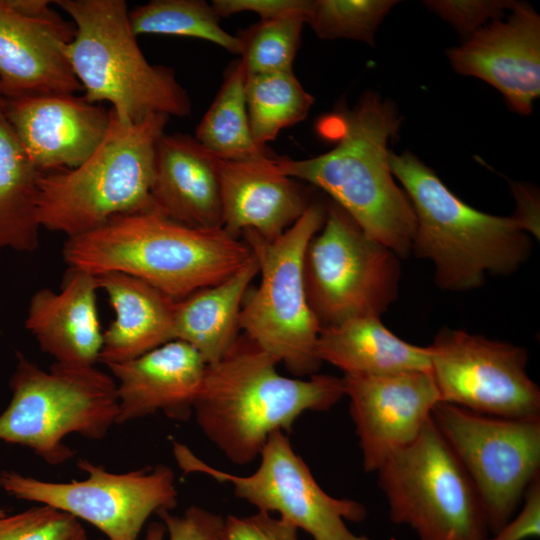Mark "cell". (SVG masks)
<instances>
[{
  "label": "cell",
  "instance_id": "cell-1",
  "mask_svg": "<svg viewBox=\"0 0 540 540\" xmlns=\"http://www.w3.org/2000/svg\"><path fill=\"white\" fill-rule=\"evenodd\" d=\"M401 122L391 101L367 91L352 108L340 107L317 123L319 134L333 143L329 151L301 160L276 156L275 164L325 191L369 238L406 258L416 217L394 180L388 149Z\"/></svg>",
  "mask_w": 540,
  "mask_h": 540
},
{
  "label": "cell",
  "instance_id": "cell-2",
  "mask_svg": "<svg viewBox=\"0 0 540 540\" xmlns=\"http://www.w3.org/2000/svg\"><path fill=\"white\" fill-rule=\"evenodd\" d=\"M278 360L246 335L206 366L193 413L203 434L236 465L256 459L270 435L289 431L306 411H326L343 396V378L278 373Z\"/></svg>",
  "mask_w": 540,
  "mask_h": 540
},
{
  "label": "cell",
  "instance_id": "cell-3",
  "mask_svg": "<svg viewBox=\"0 0 540 540\" xmlns=\"http://www.w3.org/2000/svg\"><path fill=\"white\" fill-rule=\"evenodd\" d=\"M69 268L139 278L175 301L226 279L251 258L247 244L220 228H195L155 211L123 214L69 237Z\"/></svg>",
  "mask_w": 540,
  "mask_h": 540
},
{
  "label": "cell",
  "instance_id": "cell-4",
  "mask_svg": "<svg viewBox=\"0 0 540 540\" xmlns=\"http://www.w3.org/2000/svg\"><path fill=\"white\" fill-rule=\"evenodd\" d=\"M389 163L415 213L412 252L433 262L438 287L475 289L486 274L509 275L527 261L531 241L515 215L496 216L469 206L410 151L390 150Z\"/></svg>",
  "mask_w": 540,
  "mask_h": 540
},
{
  "label": "cell",
  "instance_id": "cell-5",
  "mask_svg": "<svg viewBox=\"0 0 540 540\" xmlns=\"http://www.w3.org/2000/svg\"><path fill=\"white\" fill-rule=\"evenodd\" d=\"M169 118L152 114L126 125L110 109L106 135L88 159L73 169L40 172V226L69 238L118 215L155 211L151 196L155 148Z\"/></svg>",
  "mask_w": 540,
  "mask_h": 540
},
{
  "label": "cell",
  "instance_id": "cell-6",
  "mask_svg": "<svg viewBox=\"0 0 540 540\" xmlns=\"http://www.w3.org/2000/svg\"><path fill=\"white\" fill-rule=\"evenodd\" d=\"M75 28L67 56L84 100L109 102L123 124L152 114L185 117L191 101L171 68L150 64L129 23L124 0H57Z\"/></svg>",
  "mask_w": 540,
  "mask_h": 540
},
{
  "label": "cell",
  "instance_id": "cell-7",
  "mask_svg": "<svg viewBox=\"0 0 540 540\" xmlns=\"http://www.w3.org/2000/svg\"><path fill=\"white\" fill-rule=\"evenodd\" d=\"M9 386L11 399L0 414V441L31 449L49 465H60L75 451L64 439L78 434L101 440L116 424V381L91 367L55 363L48 371L16 352Z\"/></svg>",
  "mask_w": 540,
  "mask_h": 540
},
{
  "label": "cell",
  "instance_id": "cell-8",
  "mask_svg": "<svg viewBox=\"0 0 540 540\" xmlns=\"http://www.w3.org/2000/svg\"><path fill=\"white\" fill-rule=\"evenodd\" d=\"M325 217L326 207L311 203L273 240L250 230L240 236L258 263L261 281L246 294L239 328L296 376L316 374L321 365L315 353L321 327L307 300L303 260L309 241L321 229Z\"/></svg>",
  "mask_w": 540,
  "mask_h": 540
},
{
  "label": "cell",
  "instance_id": "cell-9",
  "mask_svg": "<svg viewBox=\"0 0 540 540\" xmlns=\"http://www.w3.org/2000/svg\"><path fill=\"white\" fill-rule=\"evenodd\" d=\"M376 472L391 521L408 525L420 540L488 538L477 491L432 418Z\"/></svg>",
  "mask_w": 540,
  "mask_h": 540
},
{
  "label": "cell",
  "instance_id": "cell-10",
  "mask_svg": "<svg viewBox=\"0 0 540 540\" xmlns=\"http://www.w3.org/2000/svg\"><path fill=\"white\" fill-rule=\"evenodd\" d=\"M400 259L337 204L327 206L303 260L307 300L321 329L352 318H380L397 299Z\"/></svg>",
  "mask_w": 540,
  "mask_h": 540
},
{
  "label": "cell",
  "instance_id": "cell-11",
  "mask_svg": "<svg viewBox=\"0 0 540 540\" xmlns=\"http://www.w3.org/2000/svg\"><path fill=\"white\" fill-rule=\"evenodd\" d=\"M436 427L464 467L493 534L511 518L540 469V417L502 418L438 402Z\"/></svg>",
  "mask_w": 540,
  "mask_h": 540
},
{
  "label": "cell",
  "instance_id": "cell-12",
  "mask_svg": "<svg viewBox=\"0 0 540 540\" xmlns=\"http://www.w3.org/2000/svg\"><path fill=\"white\" fill-rule=\"evenodd\" d=\"M173 454L184 473H202L230 484L236 497L259 512L278 513L279 518L304 530L313 540H370L352 533L345 523L364 520L365 507L355 500L327 494L283 431L270 435L259 455L258 468L246 476L210 466L179 442H173Z\"/></svg>",
  "mask_w": 540,
  "mask_h": 540
},
{
  "label": "cell",
  "instance_id": "cell-13",
  "mask_svg": "<svg viewBox=\"0 0 540 540\" xmlns=\"http://www.w3.org/2000/svg\"><path fill=\"white\" fill-rule=\"evenodd\" d=\"M77 466L87 473L84 480L48 482L3 471L1 487L18 499L49 505L86 521L107 540H138L151 515L177 505L175 475L166 465L113 473L82 458Z\"/></svg>",
  "mask_w": 540,
  "mask_h": 540
},
{
  "label": "cell",
  "instance_id": "cell-14",
  "mask_svg": "<svg viewBox=\"0 0 540 540\" xmlns=\"http://www.w3.org/2000/svg\"><path fill=\"white\" fill-rule=\"evenodd\" d=\"M426 347L440 402L502 418L540 417L524 347L448 328Z\"/></svg>",
  "mask_w": 540,
  "mask_h": 540
},
{
  "label": "cell",
  "instance_id": "cell-15",
  "mask_svg": "<svg viewBox=\"0 0 540 540\" xmlns=\"http://www.w3.org/2000/svg\"><path fill=\"white\" fill-rule=\"evenodd\" d=\"M47 0H0V94L4 98L82 90L67 56L74 25Z\"/></svg>",
  "mask_w": 540,
  "mask_h": 540
},
{
  "label": "cell",
  "instance_id": "cell-16",
  "mask_svg": "<svg viewBox=\"0 0 540 540\" xmlns=\"http://www.w3.org/2000/svg\"><path fill=\"white\" fill-rule=\"evenodd\" d=\"M342 378L366 472L414 441L440 402L430 371Z\"/></svg>",
  "mask_w": 540,
  "mask_h": 540
},
{
  "label": "cell",
  "instance_id": "cell-17",
  "mask_svg": "<svg viewBox=\"0 0 540 540\" xmlns=\"http://www.w3.org/2000/svg\"><path fill=\"white\" fill-rule=\"evenodd\" d=\"M447 55L457 73L493 86L518 114L531 113L540 94V17L529 4L516 1L505 20L486 24Z\"/></svg>",
  "mask_w": 540,
  "mask_h": 540
},
{
  "label": "cell",
  "instance_id": "cell-18",
  "mask_svg": "<svg viewBox=\"0 0 540 540\" xmlns=\"http://www.w3.org/2000/svg\"><path fill=\"white\" fill-rule=\"evenodd\" d=\"M3 99L6 118L41 173L81 165L101 144L110 123V109L73 94Z\"/></svg>",
  "mask_w": 540,
  "mask_h": 540
},
{
  "label": "cell",
  "instance_id": "cell-19",
  "mask_svg": "<svg viewBox=\"0 0 540 540\" xmlns=\"http://www.w3.org/2000/svg\"><path fill=\"white\" fill-rule=\"evenodd\" d=\"M107 366L117 380L120 425L157 412L174 420L189 419L207 364L189 344L171 340Z\"/></svg>",
  "mask_w": 540,
  "mask_h": 540
},
{
  "label": "cell",
  "instance_id": "cell-20",
  "mask_svg": "<svg viewBox=\"0 0 540 540\" xmlns=\"http://www.w3.org/2000/svg\"><path fill=\"white\" fill-rule=\"evenodd\" d=\"M274 155L255 161H218L222 228L240 238L250 230L273 240L311 204L298 180L283 174Z\"/></svg>",
  "mask_w": 540,
  "mask_h": 540
},
{
  "label": "cell",
  "instance_id": "cell-21",
  "mask_svg": "<svg viewBox=\"0 0 540 540\" xmlns=\"http://www.w3.org/2000/svg\"><path fill=\"white\" fill-rule=\"evenodd\" d=\"M97 290L95 275L69 268L60 292L43 288L31 297L25 327L55 363L91 367L98 361L103 333Z\"/></svg>",
  "mask_w": 540,
  "mask_h": 540
},
{
  "label": "cell",
  "instance_id": "cell-22",
  "mask_svg": "<svg viewBox=\"0 0 540 540\" xmlns=\"http://www.w3.org/2000/svg\"><path fill=\"white\" fill-rule=\"evenodd\" d=\"M218 161L194 137L164 133L155 148V212L190 227H222Z\"/></svg>",
  "mask_w": 540,
  "mask_h": 540
},
{
  "label": "cell",
  "instance_id": "cell-23",
  "mask_svg": "<svg viewBox=\"0 0 540 540\" xmlns=\"http://www.w3.org/2000/svg\"><path fill=\"white\" fill-rule=\"evenodd\" d=\"M97 277L115 312L103 333L98 361L106 365L134 359L171 340L176 301L145 281L120 272Z\"/></svg>",
  "mask_w": 540,
  "mask_h": 540
},
{
  "label": "cell",
  "instance_id": "cell-24",
  "mask_svg": "<svg viewBox=\"0 0 540 540\" xmlns=\"http://www.w3.org/2000/svg\"><path fill=\"white\" fill-rule=\"evenodd\" d=\"M315 353L318 360L344 376H381L430 371L427 347L410 344L389 331L379 317H358L322 328Z\"/></svg>",
  "mask_w": 540,
  "mask_h": 540
},
{
  "label": "cell",
  "instance_id": "cell-25",
  "mask_svg": "<svg viewBox=\"0 0 540 540\" xmlns=\"http://www.w3.org/2000/svg\"><path fill=\"white\" fill-rule=\"evenodd\" d=\"M259 273L253 257L221 282L176 301L173 338L193 347L207 365L219 361L238 338L241 308Z\"/></svg>",
  "mask_w": 540,
  "mask_h": 540
},
{
  "label": "cell",
  "instance_id": "cell-26",
  "mask_svg": "<svg viewBox=\"0 0 540 540\" xmlns=\"http://www.w3.org/2000/svg\"><path fill=\"white\" fill-rule=\"evenodd\" d=\"M39 175L6 118L0 94V250L38 248Z\"/></svg>",
  "mask_w": 540,
  "mask_h": 540
},
{
  "label": "cell",
  "instance_id": "cell-27",
  "mask_svg": "<svg viewBox=\"0 0 540 540\" xmlns=\"http://www.w3.org/2000/svg\"><path fill=\"white\" fill-rule=\"evenodd\" d=\"M246 76L241 60L231 65L196 128L194 138L220 160L255 161L274 156L252 137L245 101Z\"/></svg>",
  "mask_w": 540,
  "mask_h": 540
},
{
  "label": "cell",
  "instance_id": "cell-28",
  "mask_svg": "<svg viewBox=\"0 0 540 540\" xmlns=\"http://www.w3.org/2000/svg\"><path fill=\"white\" fill-rule=\"evenodd\" d=\"M245 101L254 141L262 147L281 130L303 121L314 98L293 72L247 74Z\"/></svg>",
  "mask_w": 540,
  "mask_h": 540
},
{
  "label": "cell",
  "instance_id": "cell-29",
  "mask_svg": "<svg viewBox=\"0 0 540 540\" xmlns=\"http://www.w3.org/2000/svg\"><path fill=\"white\" fill-rule=\"evenodd\" d=\"M128 15L131 30L136 36L157 34L198 38L240 54L239 39L221 27V17L205 1L153 0L135 7Z\"/></svg>",
  "mask_w": 540,
  "mask_h": 540
},
{
  "label": "cell",
  "instance_id": "cell-30",
  "mask_svg": "<svg viewBox=\"0 0 540 540\" xmlns=\"http://www.w3.org/2000/svg\"><path fill=\"white\" fill-rule=\"evenodd\" d=\"M306 15L292 14L240 29L241 62L246 74L293 72Z\"/></svg>",
  "mask_w": 540,
  "mask_h": 540
},
{
  "label": "cell",
  "instance_id": "cell-31",
  "mask_svg": "<svg viewBox=\"0 0 540 540\" xmlns=\"http://www.w3.org/2000/svg\"><path fill=\"white\" fill-rule=\"evenodd\" d=\"M397 3L394 0H314L306 24L321 39L345 38L374 45L378 26Z\"/></svg>",
  "mask_w": 540,
  "mask_h": 540
},
{
  "label": "cell",
  "instance_id": "cell-32",
  "mask_svg": "<svg viewBox=\"0 0 540 540\" xmlns=\"http://www.w3.org/2000/svg\"><path fill=\"white\" fill-rule=\"evenodd\" d=\"M0 540H89L79 519L41 504L0 517Z\"/></svg>",
  "mask_w": 540,
  "mask_h": 540
},
{
  "label": "cell",
  "instance_id": "cell-33",
  "mask_svg": "<svg viewBox=\"0 0 540 540\" xmlns=\"http://www.w3.org/2000/svg\"><path fill=\"white\" fill-rule=\"evenodd\" d=\"M158 516L163 523L151 522L144 540H222L225 519L201 507L190 506L181 516L170 511Z\"/></svg>",
  "mask_w": 540,
  "mask_h": 540
},
{
  "label": "cell",
  "instance_id": "cell-34",
  "mask_svg": "<svg viewBox=\"0 0 540 540\" xmlns=\"http://www.w3.org/2000/svg\"><path fill=\"white\" fill-rule=\"evenodd\" d=\"M513 0H429L423 4L448 22L465 38L503 17L515 5Z\"/></svg>",
  "mask_w": 540,
  "mask_h": 540
},
{
  "label": "cell",
  "instance_id": "cell-35",
  "mask_svg": "<svg viewBox=\"0 0 540 540\" xmlns=\"http://www.w3.org/2000/svg\"><path fill=\"white\" fill-rule=\"evenodd\" d=\"M298 529L288 521L259 512L224 520L222 540H298Z\"/></svg>",
  "mask_w": 540,
  "mask_h": 540
},
{
  "label": "cell",
  "instance_id": "cell-36",
  "mask_svg": "<svg viewBox=\"0 0 540 540\" xmlns=\"http://www.w3.org/2000/svg\"><path fill=\"white\" fill-rule=\"evenodd\" d=\"M213 8L220 17L241 12H253L260 20L278 18L292 14L306 15L311 8L310 0H214Z\"/></svg>",
  "mask_w": 540,
  "mask_h": 540
},
{
  "label": "cell",
  "instance_id": "cell-37",
  "mask_svg": "<svg viewBox=\"0 0 540 540\" xmlns=\"http://www.w3.org/2000/svg\"><path fill=\"white\" fill-rule=\"evenodd\" d=\"M524 504L516 517L486 540H524L540 534V477L536 476L524 493Z\"/></svg>",
  "mask_w": 540,
  "mask_h": 540
},
{
  "label": "cell",
  "instance_id": "cell-38",
  "mask_svg": "<svg viewBox=\"0 0 540 540\" xmlns=\"http://www.w3.org/2000/svg\"><path fill=\"white\" fill-rule=\"evenodd\" d=\"M512 188L517 200V211L514 215L524 223L527 231L538 236L539 205L535 190L519 183H513Z\"/></svg>",
  "mask_w": 540,
  "mask_h": 540
},
{
  "label": "cell",
  "instance_id": "cell-39",
  "mask_svg": "<svg viewBox=\"0 0 540 540\" xmlns=\"http://www.w3.org/2000/svg\"><path fill=\"white\" fill-rule=\"evenodd\" d=\"M1 478H2V472L0 471V487H1ZM6 515V512L2 509H0V517H3Z\"/></svg>",
  "mask_w": 540,
  "mask_h": 540
},
{
  "label": "cell",
  "instance_id": "cell-40",
  "mask_svg": "<svg viewBox=\"0 0 540 540\" xmlns=\"http://www.w3.org/2000/svg\"><path fill=\"white\" fill-rule=\"evenodd\" d=\"M100 540H107V539H100Z\"/></svg>",
  "mask_w": 540,
  "mask_h": 540
}]
</instances>
